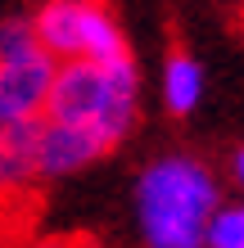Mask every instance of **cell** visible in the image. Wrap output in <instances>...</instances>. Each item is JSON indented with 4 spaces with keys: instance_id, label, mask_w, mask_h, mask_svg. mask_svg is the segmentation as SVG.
Wrapping results in <instances>:
<instances>
[{
    "instance_id": "277c9868",
    "label": "cell",
    "mask_w": 244,
    "mask_h": 248,
    "mask_svg": "<svg viewBox=\"0 0 244 248\" xmlns=\"http://www.w3.org/2000/svg\"><path fill=\"white\" fill-rule=\"evenodd\" d=\"M104 149V140L81 122H59V118H41V136H36V176H68L86 163H95Z\"/></svg>"
},
{
    "instance_id": "6da1fadb",
    "label": "cell",
    "mask_w": 244,
    "mask_h": 248,
    "mask_svg": "<svg viewBox=\"0 0 244 248\" xmlns=\"http://www.w3.org/2000/svg\"><path fill=\"white\" fill-rule=\"evenodd\" d=\"M217 203V185L199 163L172 158L145 171L140 181V226L154 248H190L208 239V217Z\"/></svg>"
},
{
    "instance_id": "9c48e42d",
    "label": "cell",
    "mask_w": 244,
    "mask_h": 248,
    "mask_svg": "<svg viewBox=\"0 0 244 248\" xmlns=\"http://www.w3.org/2000/svg\"><path fill=\"white\" fill-rule=\"evenodd\" d=\"M235 176H240V185H244V149L235 154Z\"/></svg>"
},
{
    "instance_id": "ba28073f",
    "label": "cell",
    "mask_w": 244,
    "mask_h": 248,
    "mask_svg": "<svg viewBox=\"0 0 244 248\" xmlns=\"http://www.w3.org/2000/svg\"><path fill=\"white\" fill-rule=\"evenodd\" d=\"M208 244H217V248H244V208L212 217V221H208Z\"/></svg>"
},
{
    "instance_id": "3957f363",
    "label": "cell",
    "mask_w": 244,
    "mask_h": 248,
    "mask_svg": "<svg viewBox=\"0 0 244 248\" xmlns=\"http://www.w3.org/2000/svg\"><path fill=\"white\" fill-rule=\"evenodd\" d=\"M118 95L109 81V68L95 63V59H73L59 68V77H54V91H50V118L59 122H81L91 126L99 113L109 108V99Z\"/></svg>"
},
{
    "instance_id": "8992f818",
    "label": "cell",
    "mask_w": 244,
    "mask_h": 248,
    "mask_svg": "<svg viewBox=\"0 0 244 248\" xmlns=\"http://www.w3.org/2000/svg\"><path fill=\"white\" fill-rule=\"evenodd\" d=\"M86 59H95L104 68L127 59V41H122V32H118V23H113L104 0H86Z\"/></svg>"
},
{
    "instance_id": "5b68a950",
    "label": "cell",
    "mask_w": 244,
    "mask_h": 248,
    "mask_svg": "<svg viewBox=\"0 0 244 248\" xmlns=\"http://www.w3.org/2000/svg\"><path fill=\"white\" fill-rule=\"evenodd\" d=\"M36 36L50 54L86 59V0H50L36 14Z\"/></svg>"
},
{
    "instance_id": "7a4b0ae2",
    "label": "cell",
    "mask_w": 244,
    "mask_h": 248,
    "mask_svg": "<svg viewBox=\"0 0 244 248\" xmlns=\"http://www.w3.org/2000/svg\"><path fill=\"white\" fill-rule=\"evenodd\" d=\"M54 77H59V68H54L46 46L23 54V59H0V122L41 118L50 108Z\"/></svg>"
},
{
    "instance_id": "52a82bcc",
    "label": "cell",
    "mask_w": 244,
    "mask_h": 248,
    "mask_svg": "<svg viewBox=\"0 0 244 248\" xmlns=\"http://www.w3.org/2000/svg\"><path fill=\"white\" fill-rule=\"evenodd\" d=\"M163 95H167V108L177 113V118L199 104V63H195L185 50H172L167 77H163Z\"/></svg>"
}]
</instances>
